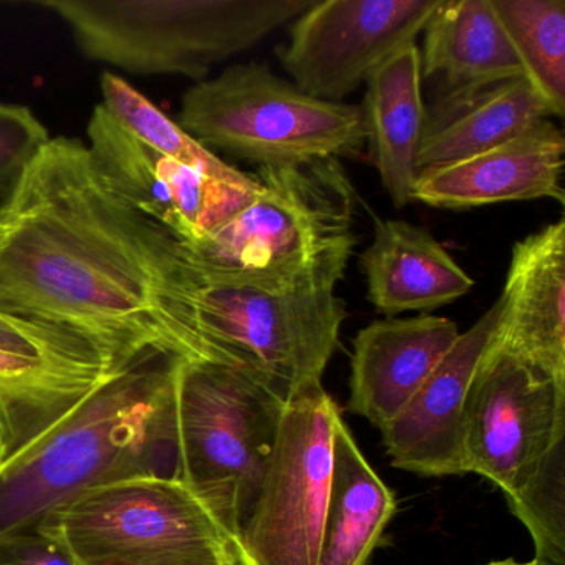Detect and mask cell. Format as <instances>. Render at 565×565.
<instances>
[{
	"label": "cell",
	"mask_w": 565,
	"mask_h": 565,
	"mask_svg": "<svg viewBox=\"0 0 565 565\" xmlns=\"http://www.w3.org/2000/svg\"><path fill=\"white\" fill-rule=\"evenodd\" d=\"M82 347L95 345L75 333L58 329V327L32 322V320L0 312V349L14 350V352L47 353L82 349Z\"/></svg>",
	"instance_id": "obj_27"
},
{
	"label": "cell",
	"mask_w": 565,
	"mask_h": 565,
	"mask_svg": "<svg viewBox=\"0 0 565 565\" xmlns=\"http://www.w3.org/2000/svg\"><path fill=\"white\" fill-rule=\"evenodd\" d=\"M564 439L565 385L488 343L462 408L465 472L484 476L508 495Z\"/></svg>",
	"instance_id": "obj_10"
},
{
	"label": "cell",
	"mask_w": 565,
	"mask_h": 565,
	"mask_svg": "<svg viewBox=\"0 0 565 565\" xmlns=\"http://www.w3.org/2000/svg\"><path fill=\"white\" fill-rule=\"evenodd\" d=\"M259 191L186 246L198 266L274 290H335L355 249L356 196L339 160L266 164Z\"/></svg>",
	"instance_id": "obj_3"
},
{
	"label": "cell",
	"mask_w": 565,
	"mask_h": 565,
	"mask_svg": "<svg viewBox=\"0 0 565 565\" xmlns=\"http://www.w3.org/2000/svg\"><path fill=\"white\" fill-rule=\"evenodd\" d=\"M131 363L12 458L0 461V535L38 527L75 495L124 479L178 478L177 370Z\"/></svg>",
	"instance_id": "obj_2"
},
{
	"label": "cell",
	"mask_w": 565,
	"mask_h": 565,
	"mask_svg": "<svg viewBox=\"0 0 565 565\" xmlns=\"http://www.w3.org/2000/svg\"><path fill=\"white\" fill-rule=\"evenodd\" d=\"M194 273L186 244L138 211L75 138H51L0 204V312L120 362L224 363L191 316Z\"/></svg>",
	"instance_id": "obj_1"
},
{
	"label": "cell",
	"mask_w": 565,
	"mask_h": 565,
	"mask_svg": "<svg viewBox=\"0 0 565 565\" xmlns=\"http://www.w3.org/2000/svg\"><path fill=\"white\" fill-rule=\"evenodd\" d=\"M100 88L102 105L141 143L221 183L241 190H257L254 174L231 167L214 151L198 143L177 121L114 72L102 74Z\"/></svg>",
	"instance_id": "obj_24"
},
{
	"label": "cell",
	"mask_w": 565,
	"mask_h": 565,
	"mask_svg": "<svg viewBox=\"0 0 565 565\" xmlns=\"http://www.w3.org/2000/svg\"><path fill=\"white\" fill-rule=\"evenodd\" d=\"M51 141L47 128L24 105L0 104V204Z\"/></svg>",
	"instance_id": "obj_26"
},
{
	"label": "cell",
	"mask_w": 565,
	"mask_h": 565,
	"mask_svg": "<svg viewBox=\"0 0 565 565\" xmlns=\"http://www.w3.org/2000/svg\"><path fill=\"white\" fill-rule=\"evenodd\" d=\"M369 300L376 312H431L465 297L475 280L425 227L402 220L376 221L362 256Z\"/></svg>",
	"instance_id": "obj_18"
},
{
	"label": "cell",
	"mask_w": 565,
	"mask_h": 565,
	"mask_svg": "<svg viewBox=\"0 0 565 565\" xmlns=\"http://www.w3.org/2000/svg\"><path fill=\"white\" fill-rule=\"evenodd\" d=\"M191 316L224 362L292 396L322 383L347 309L335 290L266 289L196 264Z\"/></svg>",
	"instance_id": "obj_8"
},
{
	"label": "cell",
	"mask_w": 565,
	"mask_h": 565,
	"mask_svg": "<svg viewBox=\"0 0 565 565\" xmlns=\"http://www.w3.org/2000/svg\"><path fill=\"white\" fill-rule=\"evenodd\" d=\"M88 148L105 177L145 216L186 246L200 243L259 191L213 180L135 138L104 105L87 128Z\"/></svg>",
	"instance_id": "obj_12"
},
{
	"label": "cell",
	"mask_w": 565,
	"mask_h": 565,
	"mask_svg": "<svg viewBox=\"0 0 565 565\" xmlns=\"http://www.w3.org/2000/svg\"><path fill=\"white\" fill-rule=\"evenodd\" d=\"M532 90L551 117L565 110V0H492Z\"/></svg>",
	"instance_id": "obj_23"
},
{
	"label": "cell",
	"mask_w": 565,
	"mask_h": 565,
	"mask_svg": "<svg viewBox=\"0 0 565 565\" xmlns=\"http://www.w3.org/2000/svg\"><path fill=\"white\" fill-rule=\"evenodd\" d=\"M441 0H316L292 22L279 61L292 84L342 102L425 31Z\"/></svg>",
	"instance_id": "obj_11"
},
{
	"label": "cell",
	"mask_w": 565,
	"mask_h": 565,
	"mask_svg": "<svg viewBox=\"0 0 565 565\" xmlns=\"http://www.w3.org/2000/svg\"><path fill=\"white\" fill-rule=\"evenodd\" d=\"M174 398L178 479L210 509L236 547L292 396L241 366L181 360Z\"/></svg>",
	"instance_id": "obj_5"
},
{
	"label": "cell",
	"mask_w": 565,
	"mask_h": 565,
	"mask_svg": "<svg viewBox=\"0 0 565 565\" xmlns=\"http://www.w3.org/2000/svg\"><path fill=\"white\" fill-rule=\"evenodd\" d=\"M489 345L565 385V221L515 243Z\"/></svg>",
	"instance_id": "obj_13"
},
{
	"label": "cell",
	"mask_w": 565,
	"mask_h": 565,
	"mask_svg": "<svg viewBox=\"0 0 565 565\" xmlns=\"http://www.w3.org/2000/svg\"><path fill=\"white\" fill-rule=\"evenodd\" d=\"M177 124L207 150L259 167L356 157L366 143L362 107L317 100L257 62L188 88Z\"/></svg>",
	"instance_id": "obj_6"
},
{
	"label": "cell",
	"mask_w": 565,
	"mask_h": 565,
	"mask_svg": "<svg viewBox=\"0 0 565 565\" xmlns=\"http://www.w3.org/2000/svg\"><path fill=\"white\" fill-rule=\"evenodd\" d=\"M542 118L551 111L525 78L436 98L426 107L418 174L498 147Z\"/></svg>",
	"instance_id": "obj_20"
},
{
	"label": "cell",
	"mask_w": 565,
	"mask_h": 565,
	"mask_svg": "<svg viewBox=\"0 0 565 565\" xmlns=\"http://www.w3.org/2000/svg\"><path fill=\"white\" fill-rule=\"evenodd\" d=\"M564 154L561 128L542 118L498 147L458 163L422 171L413 188V200L443 210L542 198L564 204Z\"/></svg>",
	"instance_id": "obj_15"
},
{
	"label": "cell",
	"mask_w": 565,
	"mask_h": 565,
	"mask_svg": "<svg viewBox=\"0 0 565 565\" xmlns=\"http://www.w3.org/2000/svg\"><path fill=\"white\" fill-rule=\"evenodd\" d=\"M316 0H42L71 28L85 57L140 75L206 81Z\"/></svg>",
	"instance_id": "obj_4"
},
{
	"label": "cell",
	"mask_w": 565,
	"mask_h": 565,
	"mask_svg": "<svg viewBox=\"0 0 565 565\" xmlns=\"http://www.w3.org/2000/svg\"><path fill=\"white\" fill-rule=\"evenodd\" d=\"M396 512L395 494L373 471L340 418L317 565H366Z\"/></svg>",
	"instance_id": "obj_22"
},
{
	"label": "cell",
	"mask_w": 565,
	"mask_h": 565,
	"mask_svg": "<svg viewBox=\"0 0 565 565\" xmlns=\"http://www.w3.org/2000/svg\"><path fill=\"white\" fill-rule=\"evenodd\" d=\"M423 34L422 77L436 98L524 78L492 0H441Z\"/></svg>",
	"instance_id": "obj_19"
},
{
	"label": "cell",
	"mask_w": 565,
	"mask_h": 565,
	"mask_svg": "<svg viewBox=\"0 0 565 565\" xmlns=\"http://www.w3.org/2000/svg\"><path fill=\"white\" fill-rule=\"evenodd\" d=\"M82 565H239L210 509L178 478L88 489L38 525Z\"/></svg>",
	"instance_id": "obj_7"
},
{
	"label": "cell",
	"mask_w": 565,
	"mask_h": 565,
	"mask_svg": "<svg viewBox=\"0 0 565 565\" xmlns=\"http://www.w3.org/2000/svg\"><path fill=\"white\" fill-rule=\"evenodd\" d=\"M459 330L446 317L376 320L353 340L349 409L380 429L412 402Z\"/></svg>",
	"instance_id": "obj_17"
},
{
	"label": "cell",
	"mask_w": 565,
	"mask_h": 565,
	"mask_svg": "<svg viewBox=\"0 0 565 565\" xmlns=\"http://www.w3.org/2000/svg\"><path fill=\"white\" fill-rule=\"evenodd\" d=\"M130 365L95 347L47 353L0 349V461L28 448Z\"/></svg>",
	"instance_id": "obj_16"
},
{
	"label": "cell",
	"mask_w": 565,
	"mask_h": 565,
	"mask_svg": "<svg viewBox=\"0 0 565 565\" xmlns=\"http://www.w3.org/2000/svg\"><path fill=\"white\" fill-rule=\"evenodd\" d=\"M486 565H535L534 562H529V564H519V562L514 561H499V562H491V564Z\"/></svg>",
	"instance_id": "obj_29"
},
{
	"label": "cell",
	"mask_w": 565,
	"mask_h": 565,
	"mask_svg": "<svg viewBox=\"0 0 565 565\" xmlns=\"http://www.w3.org/2000/svg\"><path fill=\"white\" fill-rule=\"evenodd\" d=\"M501 313L495 300L433 370L412 402L380 431L395 468L419 476L465 475L462 408Z\"/></svg>",
	"instance_id": "obj_14"
},
{
	"label": "cell",
	"mask_w": 565,
	"mask_h": 565,
	"mask_svg": "<svg viewBox=\"0 0 565 565\" xmlns=\"http://www.w3.org/2000/svg\"><path fill=\"white\" fill-rule=\"evenodd\" d=\"M365 84L362 111L370 154L390 200L403 207L413 201L418 178L416 160L426 124L418 45L409 44L396 52Z\"/></svg>",
	"instance_id": "obj_21"
},
{
	"label": "cell",
	"mask_w": 565,
	"mask_h": 565,
	"mask_svg": "<svg viewBox=\"0 0 565 565\" xmlns=\"http://www.w3.org/2000/svg\"><path fill=\"white\" fill-rule=\"evenodd\" d=\"M535 545V565H565V439L542 459L518 491L505 495Z\"/></svg>",
	"instance_id": "obj_25"
},
{
	"label": "cell",
	"mask_w": 565,
	"mask_h": 565,
	"mask_svg": "<svg viewBox=\"0 0 565 565\" xmlns=\"http://www.w3.org/2000/svg\"><path fill=\"white\" fill-rule=\"evenodd\" d=\"M339 405L320 385L294 393L249 521L239 565H317L332 471Z\"/></svg>",
	"instance_id": "obj_9"
},
{
	"label": "cell",
	"mask_w": 565,
	"mask_h": 565,
	"mask_svg": "<svg viewBox=\"0 0 565 565\" xmlns=\"http://www.w3.org/2000/svg\"><path fill=\"white\" fill-rule=\"evenodd\" d=\"M0 565H82L57 539L29 527L0 535Z\"/></svg>",
	"instance_id": "obj_28"
}]
</instances>
